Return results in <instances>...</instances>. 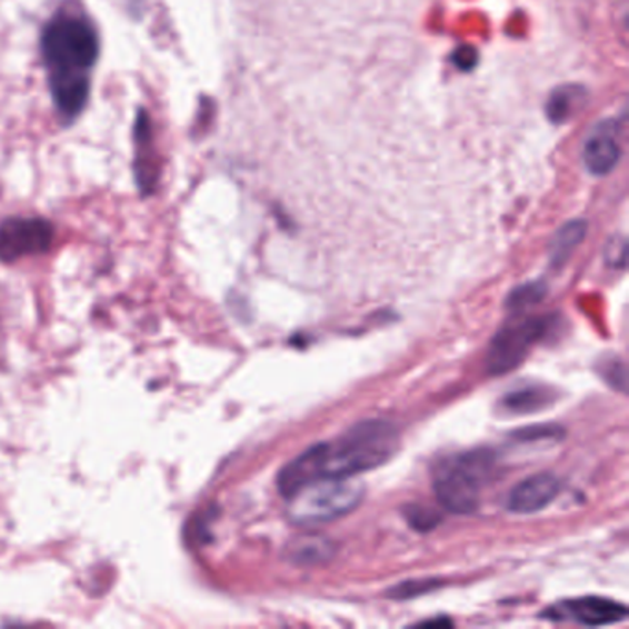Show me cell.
Masks as SVG:
<instances>
[{
	"label": "cell",
	"mask_w": 629,
	"mask_h": 629,
	"mask_svg": "<svg viewBox=\"0 0 629 629\" xmlns=\"http://www.w3.org/2000/svg\"><path fill=\"white\" fill-rule=\"evenodd\" d=\"M399 449V432L380 419L355 425L338 440L318 443L282 467L277 488L284 499L326 478H355L390 461Z\"/></svg>",
	"instance_id": "1"
},
{
	"label": "cell",
	"mask_w": 629,
	"mask_h": 629,
	"mask_svg": "<svg viewBox=\"0 0 629 629\" xmlns=\"http://www.w3.org/2000/svg\"><path fill=\"white\" fill-rule=\"evenodd\" d=\"M491 469L493 456L486 450L463 452L440 461L432 478L438 502L452 513H472L480 505V493Z\"/></svg>",
	"instance_id": "2"
},
{
	"label": "cell",
	"mask_w": 629,
	"mask_h": 629,
	"mask_svg": "<svg viewBox=\"0 0 629 629\" xmlns=\"http://www.w3.org/2000/svg\"><path fill=\"white\" fill-rule=\"evenodd\" d=\"M50 74H88L100 52L94 28L80 17H54L41 38Z\"/></svg>",
	"instance_id": "3"
},
{
	"label": "cell",
	"mask_w": 629,
	"mask_h": 629,
	"mask_svg": "<svg viewBox=\"0 0 629 629\" xmlns=\"http://www.w3.org/2000/svg\"><path fill=\"white\" fill-rule=\"evenodd\" d=\"M362 499L363 486L353 478H326L293 493L288 516L298 525L314 527L348 516Z\"/></svg>",
	"instance_id": "4"
},
{
	"label": "cell",
	"mask_w": 629,
	"mask_h": 629,
	"mask_svg": "<svg viewBox=\"0 0 629 629\" xmlns=\"http://www.w3.org/2000/svg\"><path fill=\"white\" fill-rule=\"evenodd\" d=\"M545 318H519L506 323L489 343L486 366L491 375L510 373L527 359L541 338L547 335Z\"/></svg>",
	"instance_id": "5"
},
{
	"label": "cell",
	"mask_w": 629,
	"mask_h": 629,
	"mask_svg": "<svg viewBox=\"0 0 629 629\" xmlns=\"http://www.w3.org/2000/svg\"><path fill=\"white\" fill-rule=\"evenodd\" d=\"M54 240L52 223L43 218H8L0 223V261L16 262L22 257L41 256Z\"/></svg>",
	"instance_id": "6"
},
{
	"label": "cell",
	"mask_w": 629,
	"mask_h": 629,
	"mask_svg": "<svg viewBox=\"0 0 629 629\" xmlns=\"http://www.w3.org/2000/svg\"><path fill=\"white\" fill-rule=\"evenodd\" d=\"M542 619L575 622L580 626H611L628 619V608L609 598L586 597L565 600L542 611Z\"/></svg>",
	"instance_id": "7"
},
{
	"label": "cell",
	"mask_w": 629,
	"mask_h": 629,
	"mask_svg": "<svg viewBox=\"0 0 629 629\" xmlns=\"http://www.w3.org/2000/svg\"><path fill=\"white\" fill-rule=\"evenodd\" d=\"M559 480L550 472H539L528 477L511 489L508 497V510L513 513H538L552 505L559 493Z\"/></svg>",
	"instance_id": "8"
},
{
	"label": "cell",
	"mask_w": 629,
	"mask_h": 629,
	"mask_svg": "<svg viewBox=\"0 0 629 629\" xmlns=\"http://www.w3.org/2000/svg\"><path fill=\"white\" fill-rule=\"evenodd\" d=\"M49 86L63 119H74L88 106L91 91L88 74H50Z\"/></svg>",
	"instance_id": "9"
},
{
	"label": "cell",
	"mask_w": 629,
	"mask_h": 629,
	"mask_svg": "<svg viewBox=\"0 0 629 629\" xmlns=\"http://www.w3.org/2000/svg\"><path fill=\"white\" fill-rule=\"evenodd\" d=\"M583 164L595 176H606L617 167L620 159V147L617 137L606 131H598L589 137L583 147Z\"/></svg>",
	"instance_id": "10"
},
{
	"label": "cell",
	"mask_w": 629,
	"mask_h": 629,
	"mask_svg": "<svg viewBox=\"0 0 629 629\" xmlns=\"http://www.w3.org/2000/svg\"><path fill=\"white\" fill-rule=\"evenodd\" d=\"M556 401V391L545 386H527L522 390L510 391L502 401V408L513 416L539 412Z\"/></svg>",
	"instance_id": "11"
},
{
	"label": "cell",
	"mask_w": 629,
	"mask_h": 629,
	"mask_svg": "<svg viewBox=\"0 0 629 629\" xmlns=\"http://www.w3.org/2000/svg\"><path fill=\"white\" fill-rule=\"evenodd\" d=\"M587 223L581 220L567 223L563 228L559 229L556 237H553L552 246H550V259L552 264L559 267L563 262L569 261L572 251L581 244V240L586 239Z\"/></svg>",
	"instance_id": "12"
},
{
	"label": "cell",
	"mask_w": 629,
	"mask_h": 629,
	"mask_svg": "<svg viewBox=\"0 0 629 629\" xmlns=\"http://www.w3.org/2000/svg\"><path fill=\"white\" fill-rule=\"evenodd\" d=\"M332 545L323 538H299L292 542L288 556L299 565H314L331 558Z\"/></svg>",
	"instance_id": "13"
},
{
	"label": "cell",
	"mask_w": 629,
	"mask_h": 629,
	"mask_svg": "<svg viewBox=\"0 0 629 629\" xmlns=\"http://www.w3.org/2000/svg\"><path fill=\"white\" fill-rule=\"evenodd\" d=\"M547 293V287L545 282H528L525 287H519L510 293V299H508V307L511 310H522L525 307H532V304L539 303Z\"/></svg>",
	"instance_id": "14"
},
{
	"label": "cell",
	"mask_w": 629,
	"mask_h": 629,
	"mask_svg": "<svg viewBox=\"0 0 629 629\" xmlns=\"http://www.w3.org/2000/svg\"><path fill=\"white\" fill-rule=\"evenodd\" d=\"M575 91H559L553 92L550 102H548V117L552 122H565L569 119L572 111H575Z\"/></svg>",
	"instance_id": "15"
},
{
	"label": "cell",
	"mask_w": 629,
	"mask_h": 629,
	"mask_svg": "<svg viewBox=\"0 0 629 629\" xmlns=\"http://www.w3.org/2000/svg\"><path fill=\"white\" fill-rule=\"evenodd\" d=\"M405 516H407L408 522H410L416 530H421V532L435 528L436 525L440 522V517L436 516L435 511L421 508V506H410Z\"/></svg>",
	"instance_id": "16"
},
{
	"label": "cell",
	"mask_w": 629,
	"mask_h": 629,
	"mask_svg": "<svg viewBox=\"0 0 629 629\" xmlns=\"http://www.w3.org/2000/svg\"><path fill=\"white\" fill-rule=\"evenodd\" d=\"M435 587L436 581H408V583L397 587L396 591H391V595L397 598H407L412 597V595H419V592L430 591Z\"/></svg>",
	"instance_id": "17"
},
{
	"label": "cell",
	"mask_w": 629,
	"mask_h": 629,
	"mask_svg": "<svg viewBox=\"0 0 629 629\" xmlns=\"http://www.w3.org/2000/svg\"><path fill=\"white\" fill-rule=\"evenodd\" d=\"M452 60H455L456 66L460 67L461 71H467V69L477 66L478 52L472 47H461V49L456 50Z\"/></svg>",
	"instance_id": "18"
}]
</instances>
